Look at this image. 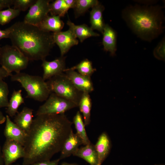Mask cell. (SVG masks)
<instances>
[{"instance_id":"6da1fadb","label":"cell","mask_w":165,"mask_h":165,"mask_svg":"<svg viewBox=\"0 0 165 165\" xmlns=\"http://www.w3.org/2000/svg\"><path fill=\"white\" fill-rule=\"evenodd\" d=\"M72 124L64 114L36 116L27 133L23 165L50 160L61 152Z\"/></svg>"},{"instance_id":"7a4b0ae2","label":"cell","mask_w":165,"mask_h":165,"mask_svg":"<svg viewBox=\"0 0 165 165\" xmlns=\"http://www.w3.org/2000/svg\"><path fill=\"white\" fill-rule=\"evenodd\" d=\"M7 28L12 45L29 61L45 60L54 45L53 33L24 21L16 22Z\"/></svg>"},{"instance_id":"3957f363","label":"cell","mask_w":165,"mask_h":165,"mask_svg":"<svg viewBox=\"0 0 165 165\" xmlns=\"http://www.w3.org/2000/svg\"><path fill=\"white\" fill-rule=\"evenodd\" d=\"M122 16L132 31L144 41H151L163 31L164 13L159 6H130L123 10Z\"/></svg>"},{"instance_id":"277c9868","label":"cell","mask_w":165,"mask_h":165,"mask_svg":"<svg viewBox=\"0 0 165 165\" xmlns=\"http://www.w3.org/2000/svg\"><path fill=\"white\" fill-rule=\"evenodd\" d=\"M11 79L20 83L27 92L26 98L42 102L46 101L51 94L46 82L39 76L20 72L12 75Z\"/></svg>"},{"instance_id":"5b68a950","label":"cell","mask_w":165,"mask_h":165,"mask_svg":"<svg viewBox=\"0 0 165 165\" xmlns=\"http://www.w3.org/2000/svg\"><path fill=\"white\" fill-rule=\"evenodd\" d=\"M51 92L75 104L78 107L83 93L79 90L64 73L46 82Z\"/></svg>"},{"instance_id":"8992f818","label":"cell","mask_w":165,"mask_h":165,"mask_svg":"<svg viewBox=\"0 0 165 165\" xmlns=\"http://www.w3.org/2000/svg\"><path fill=\"white\" fill-rule=\"evenodd\" d=\"M28 59L17 48L6 45L0 48V64L9 73L21 72L27 67Z\"/></svg>"},{"instance_id":"52a82bcc","label":"cell","mask_w":165,"mask_h":165,"mask_svg":"<svg viewBox=\"0 0 165 165\" xmlns=\"http://www.w3.org/2000/svg\"><path fill=\"white\" fill-rule=\"evenodd\" d=\"M45 102L40 106L36 116L45 114H63L77 106L53 93H51Z\"/></svg>"},{"instance_id":"ba28073f","label":"cell","mask_w":165,"mask_h":165,"mask_svg":"<svg viewBox=\"0 0 165 165\" xmlns=\"http://www.w3.org/2000/svg\"><path fill=\"white\" fill-rule=\"evenodd\" d=\"M50 0H37L30 7L25 15L24 21L26 23L38 26L50 13Z\"/></svg>"},{"instance_id":"9c48e42d","label":"cell","mask_w":165,"mask_h":165,"mask_svg":"<svg viewBox=\"0 0 165 165\" xmlns=\"http://www.w3.org/2000/svg\"><path fill=\"white\" fill-rule=\"evenodd\" d=\"M2 151L5 165H11L18 159L23 158L25 155L24 146L12 140H6Z\"/></svg>"},{"instance_id":"30bf717a","label":"cell","mask_w":165,"mask_h":165,"mask_svg":"<svg viewBox=\"0 0 165 165\" xmlns=\"http://www.w3.org/2000/svg\"><path fill=\"white\" fill-rule=\"evenodd\" d=\"M53 41L59 48L61 56H63L72 46L77 45L79 41L72 32L68 29L53 33Z\"/></svg>"},{"instance_id":"8fae6325","label":"cell","mask_w":165,"mask_h":165,"mask_svg":"<svg viewBox=\"0 0 165 165\" xmlns=\"http://www.w3.org/2000/svg\"><path fill=\"white\" fill-rule=\"evenodd\" d=\"M65 58V57L61 56L52 61H47L46 60L42 61V66L43 69V79L45 81L48 80L64 72L66 68Z\"/></svg>"},{"instance_id":"7c38bea8","label":"cell","mask_w":165,"mask_h":165,"mask_svg":"<svg viewBox=\"0 0 165 165\" xmlns=\"http://www.w3.org/2000/svg\"><path fill=\"white\" fill-rule=\"evenodd\" d=\"M64 74L74 86L82 93H90L94 90V87L90 77L83 76L75 70L67 68Z\"/></svg>"},{"instance_id":"4fadbf2b","label":"cell","mask_w":165,"mask_h":165,"mask_svg":"<svg viewBox=\"0 0 165 165\" xmlns=\"http://www.w3.org/2000/svg\"><path fill=\"white\" fill-rule=\"evenodd\" d=\"M6 125L4 134L6 140H13L20 144L23 146L27 133L20 128L10 119V117L6 115Z\"/></svg>"},{"instance_id":"5bb4252c","label":"cell","mask_w":165,"mask_h":165,"mask_svg":"<svg viewBox=\"0 0 165 165\" xmlns=\"http://www.w3.org/2000/svg\"><path fill=\"white\" fill-rule=\"evenodd\" d=\"M103 34L102 44L104 51L109 52L112 56L116 55L117 50V33L108 24H105Z\"/></svg>"},{"instance_id":"9a60e30c","label":"cell","mask_w":165,"mask_h":165,"mask_svg":"<svg viewBox=\"0 0 165 165\" xmlns=\"http://www.w3.org/2000/svg\"><path fill=\"white\" fill-rule=\"evenodd\" d=\"M82 145H83L82 140L72 130L64 142L59 159L61 160L70 156Z\"/></svg>"},{"instance_id":"2e32d148","label":"cell","mask_w":165,"mask_h":165,"mask_svg":"<svg viewBox=\"0 0 165 165\" xmlns=\"http://www.w3.org/2000/svg\"><path fill=\"white\" fill-rule=\"evenodd\" d=\"M33 111L32 109L25 107L14 116V122L27 133L29 131L33 122Z\"/></svg>"},{"instance_id":"e0dca14e","label":"cell","mask_w":165,"mask_h":165,"mask_svg":"<svg viewBox=\"0 0 165 165\" xmlns=\"http://www.w3.org/2000/svg\"><path fill=\"white\" fill-rule=\"evenodd\" d=\"M67 24L69 27V29L81 42L88 38L100 36L99 34L94 32L90 27L86 24L76 25L69 20L67 21Z\"/></svg>"},{"instance_id":"ac0fdd59","label":"cell","mask_w":165,"mask_h":165,"mask_svg":"<svg viewBox=\"0 0 165 165\" xmlns=\"http://www.w3.org/2000/svg\"><path fill=\"white\" fill-rule=\"evenodd\" d=\"M64 26V23L58 16L47 15L38 27L44 31L53 33L61 31Z\"/></svg>"},{"instance_id":"d6986e66","label":"cell","mask_w":165,"mask_h":165,"mask_svg":"<svg viewBox=\"0 0 165 165\" xmlns=\"http://www.w3.org/2000/svg\"><path fill=\"white\" fill-rule=\"evenodd\" d=\"M85 160L90 165H98V159L94 145L90 143L79 148L72 154Z\"/></svg>"},{"instance_id":"ffe728a7","label":"cell","mask_w":165,"mask_h":165,"mask_svg":"<svg viewBox=\"0 0 165 165\" xmlns=\"http://www.w3.org/2000/svg\"><path fill=\"white\" fill-rule=\"evenodd\" d=\"M104 6L99 3L92 8L90 12V28L93 30H96L102 33L105 24L103 17Z\"/></svg>"},{"instance_id":"44dd1931","label":"cell","mask_w":165,"mask_h":165,"mask_svg":"<svg viewBox=\"0 0 165 165\" xmlns=\"http://www.w3.org/2000/svg\"><path fill=\"white\" fill-rule=\"evenodd\" d=\"M98 159V165H101L109 154L111 144L107 134L104 132L99 136L95 145Z\"/></svg>"},{"instance_id":"7402d4cb","label":"cell","mask_w":165,"mask_h":165,"mask_svg":"<svg viewBox=\"0 0 165 165\" xmlns=\"http://www.w3.org/2000/svg\"><path fill=\"white\" fill-rule=\"evenodd\" d=\"M22 90H14L13 91L7 107L6 112L9 117L15 116L18 113L19 106L24 103V99L22 95Z\"/></svg>"},{"instance_id":"603a6c76","label":"cell","mask_w":165,"mask_h":165,"mask_svg":"<svg viewBox=\"0 0 165 165\" xmlns=\"http://www.w3.org/2000/svg\"><path fill=\"white\" fill-rule=\"evenodd\" d=\"M92 101L89 93H83L78 106L83 116V121L85 126L88 125L90 122V112Z\"/></svg>"},{"instance_id":"cb8c5ba5","label":"cell","mask_w":165,"mask_h":165,"mask_svg":"<svg viewBox=\"0 0 165 165\" xmlns=\"http://www.w3.org/2000/svg\"><path fill=\"white\" fill-rule=\"evenodd\" d=\"M73 123L76 130V133L82 140L83 145H85L90 143L85 130V125L80 111H78L73 117Z\"/></svg>"},{"instance_id":"d4e9b609","label":"cell","mask_w":165,"mask_h":165,"mask_svg":"<svg viewBox=\"0 0 165 165\" xmlns=\"http://www.w3.org/2000/svg\"><path fill=\"white\" fill-rule=\"evenodd\" d=\"M67 69L73 70H76L81 75L89 77L96 70L93 68L92 62L87 59H85L76 65Z\"/></svg>"},{"instance_id":"484cf974","label":"cell","mask_w":165,"mask_h":165,"mask_svg":"<svg viewBox=\"0 0 165 165\" xmlns=\"http://www.w3.org/2000/svg\"><path fill=\"white\" fill-rule=\"evenodd\" d=\"M99 3L97 0H76L74 10L77 17L85 13L89 9L93 8Z\"/></svg>"},{"instance_id":"4316f807","label":"cell","mask_w":165,"mask_h":165,"mask_svg":"<svg viewBox=\"0 0 165 165\" xmlns=\"http://www.w3.org/2000/svg\"><path fill=\"white\" fill-rule=\"evenodd\" d=\"M70 9L64 0H56L50 4L51 15L63 17Z\"/></svg>"},{"instance_id":"83f0119b","label":"cell","mask_w":165,"mask_h":165,"mask_svg":"<svg viewBox=\"0 0 165 165\" xmlns=\"http://www.w3.org/2000/svg\"><path fill=\"white\" fill-rule=\"evenodd\" d=\"M20 12L19 10L10 8L0 11V24L3 25L8 23L17 16Z\"/></svg>"},{"instance_id":"f1b7e54d","label":"cell","mask_w":165,"mask_h":165,"mask_svg":"<svg viewBox=\"0 0 165 165\" xmlns=\"http://www.w3.org/2000/svg\"><path fill=\"white\" fill-rule=\"evenodd\" d=\"M9 93L7 84L3 79L0 78V108L7 107L9 102L8 99Z\"/></svg>"},{"instance_id":"f546056e","label":"cell","mask_w":165,"mask_h":165,"mask_svg":"<svg viewBox=\"0 0 165 165\" xmlns=\"http://www.w3.org/2000/svg\"><path fill=\"white\" fill-rule=\"evenodd\" d=\"M37 0H14L13 9H18L20 11H24L31 6Z\"/></svg>"},{"instance_id":"4dcf8cb0","label":"cell","mask_w":165,"mask_h":165,"mask_svg":"<svg viewBox=\"0 0 165 165\" xmlns=\"http://www.w3.org/2000/svg\"><path fill=\"white\" fill-rule=\"evenodd\" d=\"M165 40L163 38L158 43L153 50V54L157 59L161 60H165Z\"/></svg>"},{"instance_id":"1f68e13d","label":"cell","mask_w":165,"mask_h":165,"mask_svg":"<svg viewBox=\"0 0 165 165\" xmlns=\"http://www.w3.org/2000/svg\"><path fill=\"white\" fill-rule=\"evenodd\" d=\"M60 160L59 158L53 160H46L35 163L31 165H58Z\"/></svg>"},{"instance_id":"d6a6232c","label":"cell","mask_w":165,"mask_h":165,"mask_svg":"<svg viewBox=\"0 0 165 165\" xmlns=\"http://www.w3.org/2000/svg\"><path fill=\"white\" fill-rule=\"evenodd\" d=\"M14 0H0V2L4 8H10V6L13 5Z\"/></svg>"},{"instance_id":"836d02e7","label":"cell","mask_w":165,"mask_h":165,"mask_svg":"<svg viewBox=\"0 0 165 165\" xmlns=\"http://www.w3.org/2000/svg\"><path fill=\"white\" fill-rule=\"evenodd\" d=\"M12 74L9 73L2 67L0 68V78L3 79L9 76H11Z\"/></svg>"},{"instance_id":"e575fe53","label":"cell","mask_w":165,"mask_h":165,"mask_svg":"<svg viewBox=\"0 0 165 165\" xmlns=\"http://www.w3.org/2000/svg\"><path fill=\"white\" fill-rule=\"evenodd\" d=\"M9 33L7 28L5 30H0V40L2 38H9Z\"/></svg>"},{"instance_id":"d590c367","label":"cell","mask_w":165,"mask_h":165,"mask_svg":"<svg viewBox=\"0 0 165 165\" xmlns=\"http://www.w3.org/2000/svg\"><path fill=\"white\" fill-rule=\"evenodd\" d=\"M64 1L70 9L74 8L75 5L76 0H64Z\"/></svg>"},{"instance_id":"8d00e7d4","label":"cell","mask_w":165,"mask_h":165,"mask_svg":"<svg viewBox=\"0 0 165 165\" xmlns=\"http://www.w3.org/2000/svg\"><path fill=\"white\" fill-rule=\"evenodd\" d=\"M6 116L0 111V124H3L6 121Z\"/></svg>"},{"instance_id":"74e56055","label":"cell","mask_w":165,"mask_h":165,"mask_svg":"<svg viewBox=\"0 0 165 165\" xmlns=\"http://www.w3.org/2000/svg\"><path fill=\"white\" fill-rule=\"evenodd\" d=\"M0 165H5L3 157L2 147L0 145Z\"/></svg>"},{"instance_id":"f35d334b","label":"cell","mask_w":165,"mask_h":165,"mask_svg":"<svg viewBox=\"0 0 165 165\" xmlns=\"http://www.w3.org/2000/svg\"><path fill=\"white\" fill-rule=\"evenodd\" d=\"M61 165H78L75 163H69L67 162L62 163Z\"/></svg>"},{"instance_id":"ab89813d","label":"cell","mask_w":165,"mask_h":165,"mask_svg":"<svg viewBox=\"0 0 165 165\" xmlns=\"http://www.w3.org/2000/svg\"><path fill=\"white\" fill-rule=\"evenodd\" d=\"M3 8H4L3 7L0 2V11L2 10Z\"/></svg>"},{"instance_id":"60d3db41","label":"cell","mask_w":165,"mask_h":165,"mask_svg":"<svg viewBox=\"0 0 165 165\" xmlns=\"http://www.w3.org/2000/svg\"><path fill=\"white\" fill-rule=\"evenodd\" d=\"M11 165H20L19 164H12Z\"/></svg>"},{"instance_id":"b9f144b4","label":"cell","mask_w":165,"mask_h":165,"mask_svg":"<svg viewBox=\"0 0 165 165\" xmlns=\"http://www.w3.org/2000/svg\"><path fill=\"white\" fill-rule=\"evenodd\" d=\"M155 165H165L163 164H156Z\"/></svg>"}]
</instances>
